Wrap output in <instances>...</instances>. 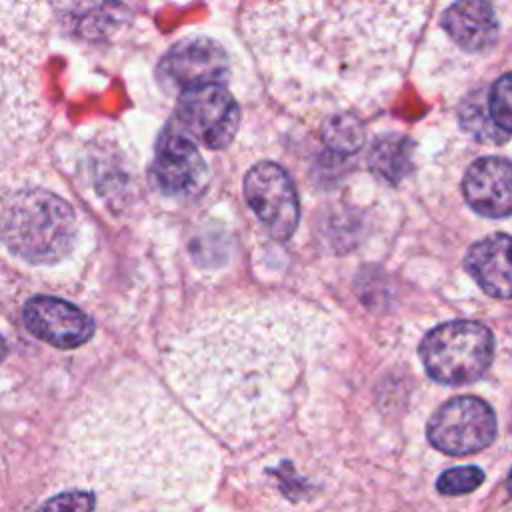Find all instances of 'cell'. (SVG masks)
<instances>
[{
	"mask_svg": "<svg viewBox=\"0 0 512 512\" xmlns=\"http://www.w3.org/2000/svg\"><path fill=\"white\" fill-rule=\"evenodd\" d=\"M328 336V318L306 304L242 302L196 318L170 346L168 376L212 432L244 442L290 410Z\"/></svg>",
	"mask_w": 512,
	"mask_h": 512,
	"instance_id": "1",
	"label": "cell"
},
{
	"mask_svg": "<svg viewBox=\"0 0 512 512\" xmlns=\"http://www.w3.org/2000/svg\"><path fill=\"white\" fill-rule=\"evenodd\" d=\"M60 448L32 512H178L210 474V444L150 382L78 408Z\"/></svg>",
	"mask_w": 512,
	"mask_h": 512,
	"instance_id": "2",
	"label": "cell"
},
{
	"mask_svg": "<svg viewBox=\"0 0 512 512\" xmlns=\"http://www.w3.org/2000/svg\"><path fill=\"white\" fill-rule=\"evenodd\" d=\"M400 0H260L248 38L264 66L304 82H356L390 58Z\"/></svg>",
	"mask_w": 512,
	"mask_h": 512,
	"instance_id": "3",
	"label": "cell"
},
{
	"mask_svg": "<svg viewBox=\"0 0 512 512\" xmlns=\"http://www.w3.org/2000/svg\"><path fill=\"white\" fill-rule=\"evenodd\" d=\"M72 206L44 188H24L4 200L2 236L12 254L30 264H54L76 242Z\"/></svg>",
	"mask_w": 512,
	"mask_h": 512,
	"instance_id": "4",
	"label": "cell"
},
{
	"mask_svg": "<svg viewBox=\"0 0 512 512\" xmlns=\"http://www.w3.org/2000/svg\"><path fill=\"white\" fill-rule=\"evenodd\" d=\"M492 354V332L474 320L444 322L432 328L420 344V358L428 376L450 386L478 380L488 370Z\"/></svg>",
	"mask_w": 512,
	"mask_h": 512,
	"instance_id": "5",
	"label": "cell"
},
{
	"mask_svg": "<svg viewBox=\"0 0 512 512\" xmlns=\"http://www.w3.org/2000/svg\"><path fill=\"white\" fill-rule=\"evenodd\" d=\"M496 416L476 396H458L444 402L428 422V440L450 456H466L492 444Z\"/></svg>",
	"mask_w": 512,
	"mask_h": 512,
	"instance_id": "6",
	"label": "cell"
},
{
	"mask_svg": "<svg viewBox=\"0 0 512 512\" xmlns=\"http://www.w3.org/2000/svg\"><path fill=\"white\" fill-rule=\"evenodd\" d=\"M176 118L194 140L220 150L236 136L240 108L224 84H206L178 96Z\"/></svg>",
	"mask_w": 512,
	"mask_h": 512,
	"instance_id": "7",
	"label": "cell"
},
{
	"mask_svg": "<svg viewBox=\"0 0 512 512\" xmlns=\"http://www.w3.org/2000/svg\"><path fill=\"white\" fill-rule=\"evenodd\" d=\"M244 196L250 210L276 240H288L300 218L296 188L282 166L258 162L244 176Z\"/></svg>",
	"mask_w": 512,
	"mask_h": 512,
	"instance_id": "8",
	"label": "cell"
},
{
	"mask_svg": "<svg viewBox=\"0 0 512 512\" xmlns=\"http://www.w3.org/2000/svg\"><path fill=\"white\" fill-rule=\"evenodd\" d=\"M226 76V52L210 38H186L174 44L158 64V80L178 96L206 84H224Z\"/></svg>",
	"mask_w": 512,
	"mask_h": 512,
	"instance_id": "9",
	"label": "cell"
},
{
	"mask_svg": "<svg viewBox=\"0 0 512 512\" xmlns=\"http://www.w3.org/2000/svg\"><path fill=\"white\" fill-rule=\"evenodd\" d=\"M22 320L36 338L64 350L82 346L94 334V322L84 310L54 296L30 298L24 304Z\"/></svg>",
	"mask_w": 512,
	"mask_h": 512,
	"instance_id": "10",
	"label": "cell"
},
{
	"mask_svg": "<svg viewBox=\"0 0 512 512\" xmlns=\"http://www.w3.org/2000/svg\"><path fill=\"white\" fill-rule=\"evenodd\" d=\"M152 178L168 196L190 194L204 182L206 164L186 134L166 128L156 146Z\"/></svg>",
	"mask_w": 512,
	"mask_h": 512,
	"instance_id": "11",
	"label": "cell"
},
{
	"mask_svg": "<svg viewBox=\"0 0 512 512\" xmlns=\"http://www.w3.org/2000/svg\"><path fill=\"white\" fill-rule=\"evenodd\" d=\"M470 208L488 218L512 214V160L484 156L470 164L462 180Z\"/></svg>",
	"mask_w": 512,
	"mask_h": 512,
	"instance_id": "12",
	"label": "cell"
},
{
	"mask_svg": "<svg viewBox=\"0 0 512 512\" xmlns=\"http://www.w3.org/2000/svg\"><path fill=\"white\" fill-rule=\"evenodd\" d=\"M466 270L494 298H512V236L492 234L466 254Z\"/></svg>",
	"mask_w": 512,
	"mask_h": 512,
	"instance_id": "13",
	"label": "cell"
},
{
	"mask_svg": "<svg viewBox=\"0 0 512 512\" xmlns=\"http://www.w3.org/2000/svg\"><path fill=\"white\" fill-rule=\"evenodd\" d=\"M442 26L468 52L490 48L498 36V22L486 0H456L442 14Z\"/></svg>",
	"mask_w": 512,
	"mask_h": 512,
	"instance_id": "14",
	"label": "cell"
},
{
	"mask_svg": "<svg viewBox=\"0 0 512 512\" xmlns=\"http://www.w3.org/2000/svg\"><path fill=\"white\" fill-rule=\"evenodd\" d=\"M368 164L380 178L396 184L412 168V142L400 134L380 136L370 150Z\"/></svg>",
	"mask_w": 512,
	"mask_h": 512,
	"instance_id": "15",
	"label": "cell"
},
{
	"mask_svg": "<svg viewBox=\"0 0 512 512\" xmlns=\"http://www.w3.org/2000/svg\"><path fill=\"white\" fill-rule=\"evenodd\" d=\"M460 124L484 142H502L506 138V132L500 130L492 118L484 92H474L460 104Z\"/></svg>",
	"mask_w": 512,
	"mask_h": 512,
	"instance_id": "16",
	"label": "cell"
},
{
	"mask_svg": "<svg viewBox=\"0 0 512 512\" xmlns=\"http://www.w3.org/2000/svg\"><path fill=\"white\" fill-rule=\"evenodd\" d=\"M322 138L326 146L340 154H350L364 144V126L352 114H336L322 126Z\"/></svg>",
	"mask_w": 512,
	"mask_h": 512,
	"instance_id": "17",
	"label": "cell"
},
{
	"mask_svg": "<svg viewBox=\"0 0 512 512\" xmlns=\"http://www.w3.org/2000/svg\"><path fill=\"white\" fill-rule=\"evenodd\" d=\"M482 480H484V472L478 466H458L442 472L436 482V488L440 494L458 496V494H468L476 490L482 484Z\"/></svg>",
	"mask_w": 512,
	"mask_h": 512,
	"instance_id": "18",
	"label": "cell"
},
{
	"mask_svg": "<svg viewBox=\"0 0 512 512\" xmlns=\"http://www.w3.org/2000/svg\"><path fill=\"white\" fill-rule=\"evenodd\" d=\"M488 104L496 126L512 132V72L500 76L488 94Z\"/></svg>",
	"mask_w": 512,
	"mask_h": 512,
	"instance_id": "19",
	"label": "cell"
},
{
	"mask_svg": "<svg viewBox=\"0 0 512 512\" xmlns=\"http://www.w3.org/2000/svg\"><path fill=\"white\" fill-rule=\"evenodd\" d=\"M508 492L512 494V472H510V476H508Z\"/></svg>",
	"mask_w": 512,
	"mask_h": 512,
	"instance_id": "20",
	"label": "cell"
}]
</instances>
